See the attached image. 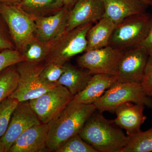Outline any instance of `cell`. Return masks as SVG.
I'll return each mask as SVG.
<instances>
[{
	"label": "cell",
	"instance_id": "6da1fadb",
	"mask_svg": "<svg viewBox=\"0 0 152 152\" xmlns=\"http://www.w3.org/2000/svg\"><path fill=\"white\" fill-rule=\"evenodd\" d=\"M96 110L94 104L81 103L74 98L48 124L49 151L56 152L69 139L79 134Z\"/></svg>",
	"mask_w": 152,
	"mask_h": 152
},
{
	"label": "cell",
	"instance_id": "7a4b0ae2",
	"mask_svg": "<svg viewBox=\"0 0 152 152\" xmlns=\"http://www.w3.org/2000/svg\"><path fill=\"white\" fill-rule=\"evenodd\" d=\"M116 126L96 110L79 134L98 152H121L130 137Z\"/></svg>",
	"mask_w": 152,
	"mask_h": 152
},
{
	"label": "cell",
	"instance_id": "3957f363",
	"mask_svg": "<svg viewBox=\"0 0 152 152\" xmlns=\"http://www.w3.org/2000/svg\"><path fill=\"white\" fill-rule=\"evenodd\" d=\"M152 18L146 12L125 18L114 29L109 45L122 51L139 46L148 34Z\"/></svg>",
	"mask_w": 152,
	"mask_h": 152
},
{
	"label": "cell",
	"instance_id": "277c9868",
	"mask_svg": "<svg viewBox=\"0 0 152 152\" xmlns=\"http://www.w3.org/2000/svg\"><path fill=\"white\" fill-rule=\"evenodd\" d=\"M0 15L7 26L16 50L21 54L35 37V19L18 5L0 3Z\"/></svg>",
	"mask_w": 152,
	"mask_h": 152
},
{
	"label": "cell",
	"instance_id": "5b68a950",
	"mask_svg": "<svg viewBox=\"0 0 152 152\" xmlns=\"http://www.w3.org/2000/svg\"><path fill=\"white\" fill-rule=\"evenodd\" d=\"M92 23L82 25L70 31H65L54 40L50 52L43 63L63 65L72 57L86 50L87 35Z\"/></svg>",
	"mask_w": 152,
	"mask_h": 152
},
{
	"label": "cell",
	"instance_id": "8992f818",
	"mask_svg": "<svg viewBox=\"0 0 152 152\" xmlns=\"http://www.w3.org/2000/svg\"><path fill=\"white\" fill-rule=\"evenodd\" d=\"M127 102L152 109V97L146 94L141 84L135 83H116L94 104L97 110L103 113L114 112L118 106Z\"/></svg>",
	"mask_w": 152,
	"mask_h": 152
},
{
	"label": "cell",
	"instance_id": "52a82bcc",
	"mask_svg": "<svg viewBox=\"0 0 152 152\" xmlns=\"http://www.w3.org/2000/svg\"><path fill=\"white\" fill-rule=\"evenodd\" d=\"M19 81L17 88L10 96L20 102L29 101L39 97L57 84H49L42 81L40 73L43 63L32 64L26 62L17 64Z\"/></svg>",
	"mask_w": 152,
	"mask_h": 152
},
{
	"label": "cell",
	"instance_id": "ba28073f",
	"mask_svg": "<svg viewBox=\"0 0 152 152\" xmlns=\"http://www.w3.org/2000/svg\"><path fill=\"white\" fill-rule=\"evenodd\" d=\"M122 51L110 45L91 50L77 58L80 67L86 69L90 74H105L117 76Z\"/></svg>",
	"mask_w": 152,
	"mask_h": 152
},
{
	"label": "cell",
	"instance_id": "9c48e42d",
	"mask_svg": "<svg viewBox=\"0 0 152 152\" xmlns=\"http://www.w3.org/2000/svg\"><path fill=\"white\" fill-rule=\"evenodd\" d=\"M74 96L66 87L57 85L29 102L41 123L48 124L65 107Z\"/></svg>",
	"mask_w": 152,
	"mask_h": 152
},
{
	"label": "cell",
	"instance_id": "30bf717a",
	"mask_svg": "<svg viewBox=\"0 0 152 152\" xmlns=\"http://www.w3.org/2000/svg\"><path fill=\"white\" fill-rule=\"evenodd\" d=\"M149 56L140 45L123 51L118 66V83H141Z\"/></svg>",
	"mask_w": 152,
	"mask_h": 152
},
{
	"label": "cell",
	"instance_id": "8fae6325",
	"mask_svg": "<svg viewBox=\"0 0 152 152\" xmlns=\"http://www.w3.org/2000/svg\"><path fill=\"white\" fill-rule=\"evenodd\" d=\"M40 123L29 101L19 102L12 114L7 131L0 139L5 145L6 152H9L11 146L22 133Z\"/></svg>",
	"mask_w": 152,
	"mask_h": 152
},
{
	"label": "cell",
	"instance_id": "7c38bea8",
	"mask_svg": "<svg viewBox=\"0 0 152 152\" xmlns=\"http://www.w3.org/2000/svg\"><path fill=\"white\" fill-rule=\"evenodd\" d=\"M105 12L103 0H79L69 11L66 31L98 21Z\"/></svg>",
	"mask_w": 152,
	"mask_h": 152
},
{
	"label": "cell",
	"instance_id": "4fadbf2b",
	"mask_svg": "<svg viewBox=\"0 0 152 152\" xmlns=\"http://www.w3.org/2000/svg\"><path fill=\"white\" fill-rule=\"evenodd\" d=\"M48 124L40 123L23 132L12 144L8 152H42L49 150L47 145Z\"/></svg>",
	"mask_w": 152,
	"mask_h": 152
},
{
	"label": "cell",
	"instance_id": "5bb4252c",
	"mask_svg": "<svg viewBox=\"0 0 152 152\" xmlns=\"http://www.w3.org/2000/svg\"><path fill=\"white\" fill-rule=\"evenodd\" d=\"M145 108L143 105L132 102L120 105L114 110L116 118L113 121L119 127L125 129L128 136L137 134L142 132L141 127L147 119L143 114Z\"/></svg>",
	"mask_w": 152,
	"mask_h": 152
},
{
	"label": "cell",
	"instance_id": "9a60e30c",
	"mask_svg": "<svg viewBox=\"0 0 152 152\" xmlns=\"http://www.w3.org/2000/svg\"><path fill=\"white\" fill-rule=\"evenodd\" d=\"M69 10L64 6L53 15L35 19L36 37L44 42L56 39L66 31Z\"/></svg>",
	"mask_w": 152,
	"mask_h": 152
},
{
	"label": "cell",
	"instance_id": "2e32d148",
	"mask_svg": "<svg viewBox=\"0 0 152 152\" xmlns=\"http://www.w3.org/2000/svg\"><path fill=\"white\" fill-rule=\"evenodd\" d=\"M104 16L118 24L125 18L146 12L149 6L140 0H103Z\"/></svg>",
	"mask_w": 152,
	"mask_h": 152
},
{
	"label": "cell",
	"instance_id": "e0dca14e",
	"mask_svg": "<svg viewBox=\"0 0 152 152\" xmlns=\"http://www.w3.org/2000/svg\"><path fill=\"white\" fill-rule=\"evenodd\" d=\"M118 83L116 76L105 74L93 75L86 88L74 96L77 102L85 104H94L106 91Z\"/></svg>",
	"mask_w": 152,
	"mask_h": 152
},
{
	"label": "cell",
	"instance_id": "ac0fdd59",
	"mask_svg": "<svg viewBox=\"0 0 152 152\" xmlns=\"http://www.w3.org/2000/svg\"><path fill=\"white\" fill-rule=\"evenodd\" d=\"M93 75L67 62L63 65V72L57 84L66 87L74 96L84 89Z\"/></svg>",
	"mask_w": 152,
	"mask_h": 152
},
{
	"label": "cell",
	"instance_id": "d6986e66",
	"mask_svg": "<svg viewBox=\"0 0 152 152\" xmlns=\"http://www.w3.org/2000/svg\"><path fill=\"white\" fill-rule=\"evenodd\" d=\"M116 24L107 17L104 16L96 24L92 26L87 35L86 51L107 46Z\"/></svg>",
	"mask_w": 152,
	"mask_h": 152
},
{
	"label": "cell",
	"instance_id": "ffe728a7",
	"mask_svg": "<svg viewBox=\"0 0 152 152\" xmlns=\"http://www.w3.org/2000/svg\"><path fill=\"white\" fill-rule=\"evenodd\" d=\"M17 5L35 19L51 15L64 7L62 0H22Z\"/></svg>",
	"mask_w": 152,
	"mask_h": 152
},
{
	"label": "cell",
	"instance_id": "44dd1931",
	"mask_svg": "<svg viewBox=\"0 0 152 152\" xmlns=\"http://www.w3.org/2000/svg\"><path fill=\"white\" fill-rule=\"evenodd\" d=\"M53 41L44 42L35 37L22 53L25 62L34 65L43 63L50 52Z\"/></svg>",
	"mask_w": 152,
	"mask_h": 152
},
{
	"label": "cell",
	"instance_id": "7402d4cb",
	"mask_svg": "<svg viewBox=\"0 0 152 152\" xmlns=\"http://www.w3.org/2000/svg\"><path fill=\"white\" fill-rule=\"evenodd\" d=\"M16 65L10 66L0 72V103L10 96L17 88L19 77Z\"/></svg>",
	"mask_w": 152,
	"mask_h": 152
},
{
	"label": "cell",
	"instance_id": "603a6c76",
	"mask_svg": "<svg viewBox=\"0 0 152 152\" xmlns=\"http://www.w3.org/2000/svg\"><path fill=\"white\" fill-rule=\"evenodd\" d=\"M129 137L127 144L121 152L152 151V127Z\"/></svg>",
	"mask_w": 152,
	"mask_h": 152
},
{
	"label": "cell",
	"instance_id": "cb8c5ba5",
	"mask_svg": "<svg viewBox=\"0 0 152 152\" xmlns=\"http://www.w3.org/2000/svg\"><path fill=\"white\" fill-rule=\"evenodd\" d=\"M19 102L16 99L9 96L0 103V139L7 131L12 114Z\"/></svg>",
	"mask_w": 152,
	"mask_h": 152
},
{
	"label": "cell",
	"instance_id": "d4e9b609",
	"mask_svg": "<svg viewBox=\"0 0 152 152\" xmlns=\"http://www.w3.org/2000/svg\"><path fill=\"white\" fill-rule=\"evenodd\" d=\"M56 152H98L82 138L79 134L68 140L56 151Z\"/></svg>",
	"mask_w": 152,
	"mask_h": 152
},
{
	"label": "cell",
	"instance_id": "484cf974",
	"mask_svg": "<svg viewBox=\"0 0 152 152\" xmlns=\"http://www.w3.org/2000/svg\"><path fill=\"white\" fill-rule=\"evenodd\" d=\"M63 65L50 63L44 66L39 75L42 81L49 84H57V82L62 75Z\"/></svg>",
	"mask_w": 152,
	"mask_h": 152
},
{
	"label": "cell",
	"instance_id": "4316f807",
	"mask_svg": "<svg viewBox=\"0 0 152 152\" xmlns=\"http://www.w3.org/2000/svg\"><path fill=\"white\" fill-rule=\"evenodd\" d=\"M24 61L23 55L15 49L0 51V72L10 66Z\"/></svg>",
	"mask_w": 152,
	"mask_h": 152
},
{
	"label": "cell",
	"instance_id": "83f0119b",
	"mask_svg": "<svg viewBox=\"0 0 152 152\" xmlns=\"http://www.w3.org/2000/svg\"><path fill=\"white\" fill-rule=\"evenodd\" d=\"M8 49L16 50L15 47L9 32L7 26L0 15V51Z\"/></svg>",
	"mask_w": 152,
	"mask_h": 152
},
{
	"label": "cell",
	"instance_id": "f1b7e54d",
	"mask_svg": "<svg viewBox=\"0 0 152 152\" xmlns=\"http://www.w3.org/2000/svg\"><path fill=\"white\" fill-rule=\"evenodd\" d=\"M141 84L146 94L152 97V55L148 58Z\"/></svg>",
	"mask_w": 152,
	"mask_h": 152
},
{
	"label": "cell",
	"instance_id": "f546056e",
	"mask_svg": "<svg viewBox=\"0 0 152 152\" xmlns=\"http://www.w3.org/2000/svg\"><path fill=\"white\" fill-rule=\"evenodd\" d=\"M149 54L152 55V18L148 34L145 40L140 45Z\"/></svg>",
	"mask_w": 152,
	"mask_h": 152
},
{
	"label": "cell",
	"instance_id": "4dcf8cb0",
	"mask_svg": "<svg viewBox=\"0 0 152 152\" xmlns=\"http://www.w3.org/2000/svg\"><path fill=\"white\" fill-rule=\"evenodd\" d=\"M62 1L64 3V6L70 10L79 0H62Z\"/></svg>",
	"mask_w": 152,
	"mask_h": 152
},
{
	"label": "cell",
	"instance_id": "1f68e13d",
	"mask_svg": "<svg viewBox=\"0 0 152 152\" xmlns=\"http://www.w3.org/2000/svg\"><path fill=\"white\" fill-rule=\"evenodd\" d=\"M22 0H0V3L11 4H18Z\"/></svg>",
	"mask_w": 152,
	"mask_h": 152
},
{
	"label": "cell",
	"instance_id": "d6a6232c",
	"mask_svg": "<svg viewBox=\"0 0 152 152\" xmlns=\"http://www.w3.org/2000/svg\"><path fill=\"white\" fill-rule=\"evenodd\" d=\"M0 152H6L5 145L0 140Z\"/></svg>",
	"mask_w": 152,
	"mask_h": 152
},
{
	"label": "cell",
	"instance_id": "836d02e7",
	"mask_svg": "<svg viewBox=\"0 0 152 152\" xmlns=\"http://www.w3.org/2000/svg\"><path fill=\"white\" fill-rule=\"evenodd\" d=\"M146 4L148 6H152V0H140Z\"/></svg>",
	"mask_w": 152,
	"mask_h": 152
}]
</instances>
